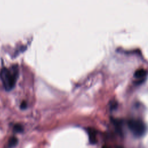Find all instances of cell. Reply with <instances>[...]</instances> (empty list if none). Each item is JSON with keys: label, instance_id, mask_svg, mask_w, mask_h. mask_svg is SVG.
<instances>
[{"label": "cell", "instance_id": "obj_1", "mask_svg": "<svg viewBox=\"0 0 148 148\" xmlns=\"http://www.w3.org/2000/svg\"><path fill=\"white\" fill-rule=\"evenodd\" d=\"M19 76L17 65H13L9 68L4 67L0 71L1 78L3 86L6 90L9 91L14 88Z\"/></svg>", "mask_w": 148, "mask_h": 148}, {"label": "cell", "instance_id": "obj_2", "mask_svg": "<svg viewBox=\"0 0 148 148\" xmlns=\"http://www.w3.org/2000/svg\"><path fill=\"white\" fill-rule=\"evenodd\" d=\"M128 126L132 133L137 137L143 136L146 131L144 123L138 119H131L128 122Z\"/></svg>", "mask_w": 148, "mask_h": 148}, {"label": "cell", "instance_id": "obj_3", "mask_svg": "<svg viewBox=\"0 0 148 148\" xmlns=\"http://www.w3.org/2000/svg\"><path fill=\"white\" fill-rule=\"evenodd\" d=\"M88 134H89L90 142H91L92 144L95 143L96 142V135L95 131L92 129H90L88 131Z\"/></svg>", "mask_w": 148, "mask_h": 148}, {"label": "cell", "instance_id": "obj_4", "mask_svg": "<svg viewBox=\"0 0 148 148\" xmlns=\"http://www.w3.org/2000/svg\"><path fill=\"white\" fill-rule=\"evenodd\" d=\"M145 75H146V71L143 69H138L135 71L134 73V76L138 79L143 78L145 76Z\"/></svg>", "mask_w": 148, "mask_h": 148}, {"label": "cell", "instance_id": "obj_5", "mask_svg": "<svg viewBox=\"0 0 148 148\" xmlns=\"http://www.w3.org/2000/svg\"><path fill=\"white\" fill-rule=\"evenodd\" d=\"M17 142H18V140L16 138L12 137L9 141L8 146L9 147H13L17 145Z\"/></svg>", "mask_w": 148, "mask_h": 148}, {"label": "cell", "instance_id": "obj_6", "mask_svg": "<svg viewBox=\"0 0 148 148\" xmlns=\"http://www.w3.org/2000/svg\"><path fill=\"white\" fill-rule=\"evenodd\" d=\"M14 131L16 133H21L23 130V127L20 124H16L14 126Z\"/></svg>", "mask_w": 148, "mask_h": 148}, {"label": "cell", "instance_id": "obj_7", "mask_svg": "<svg viewBox=\"0 0 148 148\" xmlns=\"http://www.w3.org/2000/svg\"><path fill=\"white\" fill-rule=\"evenodd\" d=\"M27 106V102H25V101H23L22 102L21 105H20V108L22 109H26Z\"/></svg>", "mask_w": 148, "mask_h": 148}, {"label": "cell", "instance_id": "obj_8", "mask_svg": "<svg viewBox=\"0 0 148 148\" xmlns=\"http://www.w3.org/2000/svg\"><path fill=\"white\" fill-rule=\"evenodd\" d=\"M102 148H109V147H107V146H104Z\"/></svg>", "mask_w": 148, "mask_h": 148}]
</instances>
